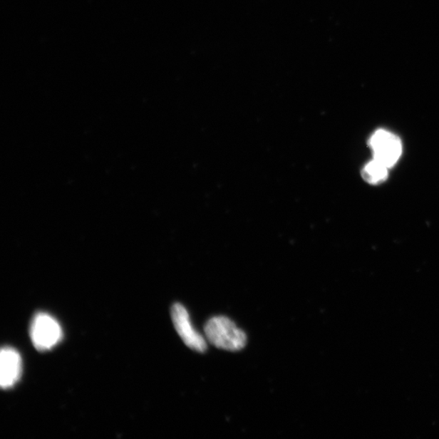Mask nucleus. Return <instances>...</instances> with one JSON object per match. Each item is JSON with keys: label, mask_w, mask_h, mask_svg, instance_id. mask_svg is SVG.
Here are the masks:
<instances>
[{"label": "nucleus", "mask_w": 439, "mask_h": 439, "mask_svg": "<svg viewBox=\"0 0 439 439\" xmlns=\"http://www.w3.org/2000/svg\"><path fill=\"white\" fill-rule=\"evenodd\" d=\"M205 336L217 348L238 351L245 348L247 335L228 317H212L205 327Z\"/></svg>", "instance_id": "obj_1"}, {"label": "nucleus", "mask_w": 439, "mask_h": 439, "mask_svg": "<svg viewBox=\"0 0 439 439\" xmlns=\"http://www.w3.org/2000/svg\"><path fill=\"white\" fill-rule=\"evenodd\" d=\"M22 372V361L19 351L14 348H4L0 355V385L3 389H9L19 382Z\"/></svg>", "instance_id": "obj_5"}, {"label": "nucleus", "mask_w": 439, "mask_h": 439, "mask_svg": "<svg viewBox=\"0 0 439 439\" xmlns=\"http://www.w3.org/2000/svg\"><path fill=\"white\" fill-rule=\"evenodd\" d=\"M63 332L59 322L48 314L38 313L34 316L31 326L32 344L39 351L53 348L59 344Z\"/></svg>", "instance_id": "obj_2"}, {"label": "nucleus", "mask_w": 439, "mask_h": 439, "mask_svg": "<svg viewBox=\"0 0 439 439\" xmlns=\"http://www.w3.org/2000/svg\"><path fill=\"white\" fill-rule=\"evenodd\" d=\"M369 145L373 153V159L388 167L394 166L402 155L403 148L400 138L385 130L375 132L369 141Z\"/></svg>", "instance_id": "obj_3"}, {"label": "nucleus", "mask_w": 439, "mask_h": 439, "mask_svg": "<svg viewBox=\"0 0 439 439\" xmlns=\"http://www.w3.org/2000/svg\"><path fill=\"white\" fill-rule=\"evenodd\" d=\"M173 325L185 344L195 351H206V339L194 328L186 308L181 304H173L171 309Z\"/></svg>", "instance_id": "obj_4"}, {"label": "nucleus", "mask_w": 439, "mask_h": 439, "mask_svg": "<svg viewBox=\"0 0 439 439\" xmlns=\"http://www.w3.org/2000/svg\"><path fill=\"white\" fill-rule=\"evenodd\" d=\"M388 169V167L373 159L363 167L362 176L368 183L378 184L386 180Z\"/></svg>", "instance_id": "obj_6"}]
</instances>
